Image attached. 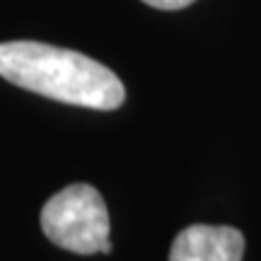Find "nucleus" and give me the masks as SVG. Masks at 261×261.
Returning a JSON list of instances; mask_svg holds the SVG:
<instances>
[{
    "label": "nucleus",
    "mask_w": 261,
    "mask_h": 261,
    "mask_svg": "<svg viewBox=\"0 0 261 261\" xmlns=\"http://www.w3.org/2000/svg\"><path fill=\"white\" fill-rule=\"evenodd\" d=\"M143 3L158 10H181L187 5H191V3H196V0H143Z\"/></svg>",
    "instance_id": "4"
},
{
    "label": "nucleus",
    "mask_w": 261,
    "mask_h": 261,
    "mask_svg": "<svg viewBox=\"0 0 261 261\" xmlns=\"http://www.w3.org/2000/svg\"><path fill=\"white\" fill-rule=\"evenodd\" d=\"M0 77L73 107L114 112L126 99L119 75L99 61L41 41H3Z\"/></svg>",
    "instance_id": "1"
},
{
    "label": "nucleus",
    "mask_w": 261,
    "mask_h": 261,
    "mask_svg": "<svg viewBox=\"0 0 261 261\" xmlns=\"http://www.w3.org/2000/svg\"><path fill=\"white\" fill-rule=\"evenodd\" d=\"M244 234L227 225H191L174 237L169 261H242Z\"/></svg>",
    "instance_id": "3"
},
{
    "label": "nucleus",
    "mask_w": 261,
    "mask_h": 261,
    "mask_svg": "<svg viewBox=\"0 0 261 261\" xmlns=\"http://www.w3.org/2000/svg\"><path fill=\"white\" fill-rule=\"evenodd\" d=\"M41 230L61 249L73 254H109V211L90 184H70L41 208Z\"/></svg>",
    "instance_id": "2"
}]
</instances>
